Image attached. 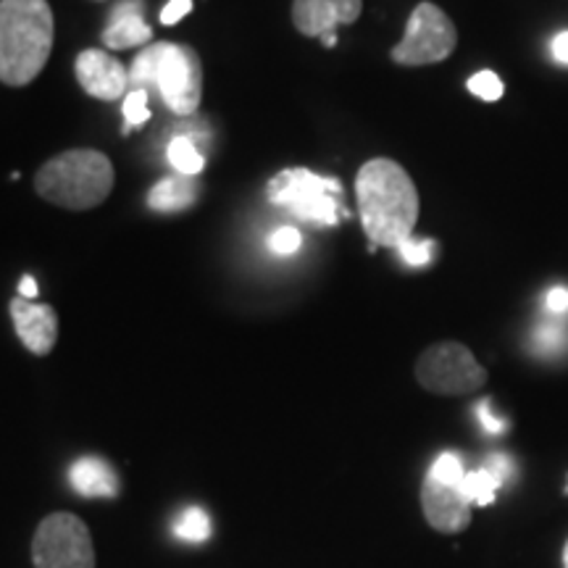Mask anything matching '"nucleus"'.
<instances>
[{"mask_svg": "<svg viewBox=\"0 0 568 568\" xmlns=\"http://www.w3.org/2000/svg\"><path fill=\"white\" fill-rule=\"evenodd\" d=\"M355 197L372 251L400 247L414 237L418 190L400 163L393 159L366 161L355 176Z\"/></svg>", "mask_w": 568, "mask_h": 568, "instance_id": "nucleus-1", "label": "nucleus"}, {"mask_svg": "<svg viewBox=\"0 0 568 568\" xmlns=\"http://www.w3.org/2000/svg\"><path fill=\"white\" fill-rule=\"evenodd\" d=\"M55 19L48 0H0V82L27 88L51 59Z\"/></svg>", "mask_w": 568, "mask_h": 568, "instance_id": "nucleus-2", "label": "nucleus"}, {"mask_svg": "<svg viewBox=\"0 0 568 568\" xmlns=\"http://www.w3.org/2000/svg\"><path fill=\"white\" fill-rule=\"evenodd\" d=\"M132 90L159 95L176 116H193L203 98V63L195 48L180 42H151L134 55Z\"/></svg>", "mask_w": 568, "mask_h": 568, "instance_id": "nucleus-3", "label": "nucleus"}, {"mask_svg": "<svg viewBox=\"0 0 568 568\" xmlns=\"http://www.w3.org/2000/svg\"><path fill=\"white\" fill-rule=\"evenodd\" d=\"M116 172L105 153L92 148H77L53 155L34 174V190L42 201L67 211L98 209L111 195Z\"/></svg>", "mask_w": 568, "mask_h": 568, "instance_id": "nucleus-4", "label": "nucleus"}, {"mask_svg": "<svg viewBox=\"0 0 568 568\" xmlns=\"http://www.w3.org/2000/svg\"><path fill=\"white\" fill-rule=\"evenodd\" d=\"M339 193L343 184L311 169H284L266 184L268 203L318 226H337L339 219L347 216Z\"/></svg>", "mask_w": 568, "mask_h": 568, "instance_id": "nucleus-5", "label": "nucleus"}, {"mask_svg": "<svg viewBox=\"0 0 568 568\" xmlns=\"http://www.w3.org/2000/svg\"><path fill=\"white\" fill-rule=\"evenodd\" d=\"M32 564L34 568H95L88 524L67 510L42 518L32 537Z\"/></svg>", "mask_w": 568, "mask_h": 568, "instance_id": "nucleus-6", "label": "nucleus"}, {"mask_svg": "<svg viewBox=\"0 0 568 568\" xmlns=\"http://www.w3.org/2000/svg\"><path fill=\"white\" fill-rule=\"evenodd\" d=\"M418 385L435 395H471L487 385V372L460 343H437L418 355Z\"/></svg>", "mask_w": 568, "mask_h": 568, "instance_id": "nucleus-7", "label": "nucleus"}, {"mask_svg": "<svg viewBox=\"0 0 568 568\" xmlns=\"http://www.w3.org/2000/svg\"><path fill=\"white\" fill-rule=\"evenodd\" d=\"M458 32L447 13L435 3H418L410 11L406 34L393 48V61L400 67H429L456 51Z\"/></svg>", "mask_w": 568, "mask_h": 568, "instance_id": "nucleus-8", "label": "nucleus"}, {"mask_svg": "<svg viewBox=\"0 0 568 568\" xmlns=\"http://www.w3.org/2000/svg\"><path fill=\"white\" fill-rule=\"evenodd\" d=\"M74 74L80 88L98 101H119L130 88V71L124 69V63L116 55L98 51V48L77 55Z\"/></svg>", "mask_w": 568, "mask_h": 568, "instance_id": "nucleus-9", "label": "nucleus"}, {"mask_svg": "<svg viewBox=\"0 0 568 568\" xmlns=\"http://www.w3.org/2000/svg\"><path fill=\"white\" fill-rule=\"evenodd\" d=\"M422 508L429 527L439 535H460L471 524V503L460 487L445 485L435 477H426L422 487Z\"/></svg>", "mask_w": 568, "mask_h": 568, "instance_id": "nucleus-10", "label": "nucleus"}, {"mask_svg": "<svg viewBox=\"0 0 568 568\" xmlns=\"http://www.w3.org/2000/svg\"><path fill=\"white\" fill-rule=\"evenodd\" d=\"M13 329L32 355H48L59 343V314L53 305L27 301V297L17 295L9 305Z\"/></svg>", "mask_w": 568, "mask_h": 568, "instance_id": "nucleus-11", "label": "nucleus"}, {"mask_svg": "<svg viewBox=\"0 0 568 568\" xmlns=\"http://www.w3.org/2000/svg\"><path fill=\"white\" fill-rule=\"evenodd\" d=\"M364 0H293V24L305 38H324L339 24H353Z\"/></svg>", "mask_w": 568, "mask_h": 568, "instance_id": "nucleus-12", "label": "nucleus"}, {"mask_svg": "<svg viewBox=\"0 0 568 568\" xmlns=\"http://www.w3.org/2000/svg\"><path fill=\"white\" fill-rule=\"evenodd\" d=\"M145 0H119L111 9L109 24L103 30V45L111 51H130V48L148 45L153 30L142 19Z\"/></svg>", "mask_w": 568, "mask_h": 568, "instance_id": "nucleus-13", "label": "nucleus"}, {"mask_svg": "<svg viewBox=\"0 0 568 568\" xmlns=\"http://www.w3.org/2000/svg\"><path fill=\"white\" fill-rule=\"evenodd\" d=\"M69 479H71V487H74V493H80L82 497H116L119 489H122L113 466L109 460L98 456L74 460V466H71L69 471Z\"/></svg>", "mask_w": 568, "mask_h": 568, "instance_id": "nucleus-14", "label": "nucleus"}, {"mask_svg": "<svg viewBox=\"0 0 568 568\" xmlns=\"http://www.w3.org/2000/svg\"><path fill=\"white\" fill-rule=\"evenodd\" d=\"M201 195V182L195 176H163L148 193V205L159 213H180L193 209Z\"/></svg>", "mask_w": 568, "mask_h": 568, "instance_id": "nucleus-15", "label": "nucleus"}, {"mask_svg": "<svg viewBox=\"0 0 568 568\" xmlns=\"http://www.w3.org/2000/svg\"><path fill=\"white\" fill-rule=\"evenodd\" d=\"M166 159L182 176H197L205 169V155L197 151L195 142L187 138V134H176V138L169 142Z\"/></svg>", "mask_w": 568, "mask_h": 568, "instance_id": "nucleus-16", "label": "nucleus"}, {"mask_svg": "<svg viewBox=\"0 0 568 568\" xmlns=\"http://www.w3.org/2000/svg\"><path fill=\"white\" fill-rule=\"evenodd\" d=\"M503 485L497 481L493 471H487L485 466L477 468V471H466L464 481H460V493L471 506H493L495 493Z\"/></svg>", "mask_w": 568, "mask_h": 568, "instance_id": "nucleus-17", "label": "nucleus"}, {"mask_svg": "<svg viewBox=\"0 0 568 568\" xmlns=\"http://www.w3.org/2000/svg\"><path fill=\"white\" fill-rule=\"evenodd\" d=\"M176 535L187 542H205L211 537V518L201 506L187 508L176 521Z\"/></svg>", "mask_w": 568, "mask_h": 568, "instance_id": "nucleus-18", "label": "nucleus"}, {"mask_svg": "<svg viewBox=\"0 0 568 568\" xmlns=\"http://www.w3.org/2000/svg\"><path fill=\"white\" fill-rule=\"evenodd\" d=\"M429 477L445 481V485L460 487V481H464V477H466L464 460H460L456 453H443V456H439L435 464H432Z\"/></svg>", "mask_w": 568, "mask_h": 568, "instance_id": "nucleus-19", "label": "nucleus"}, {"mask_svg": "<svg viewBox=\"0 0 568 568\" xmlns=\"http://www.w3.org/2000/svg\"><path fill=\"white\" fill-rule=\"evenodd\" d=\"M148 101H151V95H148L145 90H130L124 95V132H130V126H142L148 124V119H151V109H148Z\"/></svg>", "mask_w": 568, "mask_h": 568, "instance_id": "nucleus-20", "label": "nucleus"}, {"mask_svg": "<svg viewBox=\"0 0 568 568\" xmlns=\"http://www.w3.org/2000/svg\"><path fill=\"white\" fill-rule=\"evenodd\" d=\"M531 343H535V351L545 355L564 353V347L568 345V332L558 324H545L535 332V339H531Z\"/></svg>", "mask_w": 568, "mask_h": 568, "instance_id": "nucleus-21", "label": "nucleus"}, {"mask_svg": "<svg viewBox=\"0 0 568 568\" xmlns=\"http://www.w3.org/2000/svg\"><path fill=\"white\" fill-rule=\"evenodd\" d=\"M468 92H474V95L481 98V101H497V98H503V92H506V84L500 82V77L495 74V71H477V74L468 80Z\"/></svg>", "mask_w": 568, "mask_h": 568, "instance_id": "nucleus-22", "label": "nucleus"}, {"mask_svg": "<svg viewBox=\"0 0 568 568\" xmlns=\"http://www.w3.org/2000/svg\"><path fill=\"white\" fill-rule=\"evenodd\" d=\"M400 258L406 261L408 266H426L435 258V243L432 240H406L400 247H397Z\"/></svg>", "mask_w": 568, "mask_h": 568, "instance_id": "nucleus-23", "label": "nucleus"}, {"mask_svg": "<svg viewBox=\"0 0 568 568\" xmlns=\"http://www.w3.org/2000/svg\"><path fill=\"white\" fill-rule=\"evenodd\" d=\"M301 245H303V237L295 226H280V230L268 237V247L280 255H293Z\"/></svg>", "mask_w": 568, "mask_h": 568, "instance_id": "nucleus-24", "label": "nucleus"}, {"mask_svg": "<svg viewBox=\"0 0 568 568\" xmlns=\"http://www.w3.org/2000/svg\"><path fill=\"white\" fill-rule=\"evenodd\" d=\"M190 11H193V0H169V3L161 9L159 19H161V24L172 27V24H176V21H182L184 17H187Z\"/></svg>", "mask_w": 568, "mask_h": 568, "instance_id": "nucleus-25", "label": "nucleus"}, {"mask_svg": "<svg viewBox=\"0 0 568 568\" xmlns=\"http://www.w3.org/2000/svg\"><path fill=\"white\" fill-rule=\"evenodd\" d=\"M477 416H479L481 429H485L487 435H500V432H506V422H503V418H497L493 410H489V400L479 403Z\"/></svg>", "mask_w": 568, "mask_h": 568, "instance_id": "nucleus-26", "label": "nucleus"}, {"mask_svg": "<svg viewBox=\"0 0 568 568\" xmlns=\"http://www.w3.org/2000/svg\"><path fill=\"white\" fill-rule=\"evenodd\" d=\"M545 308L552 316L568 314V287H552L548 297H545Z\"/></svg>", "mask_w": 568, "mask_h": 568, "instance_id": "nucleus-27", "label": "nucleus"}, {"mask_svg": "<svg viewBox=\"0 0 568 568\" xmlns=\"http://www.w3.org/2000/svg\"><path fill=\"white\" fill-rule=\"evenodd\" d=\"M485 468H487V471H493V474H495V477H497V481H500V485H506L510 474H514V464H510V460H508L506 456H489V458H487V464H485Z\"/></svg>", "mask_w": 568, "mask_h": 568, "instance_id": "nucleus-28", "label": "nucleus"}, {"mask_svg": "<svg viewBox=\"0 0 568 568\" xmlns=\"http://www.w3.org/2000/svg\"><path fill=\"white\" fill-rule=\"evenodd\" d=\"M550 51H552V59H556L558 63H566L568 67V30L558 32L556 38H552Z\"/></svg>", "mask_w": 568, "mask_h": 568, "instance_id": "nucleus-29", "label": "nucleus"}, {"mask_svg": "<svg viewBox=\"0 0 568 568\" xmlns=\"http://www.w3.org/2000/svg\"><path fill=\"white\" fill-rule=\"evenodd\" d=\"M38 293H40V287H38V282H34V276H21L19 295L27 297V301H34V297H38Z\"/></svg>", "mask_w": 568, "mask_h": 568, "instance_id": "nucleus-30", "label": "nucleus"}, {"mask_svg": "<svg viewBox=\"0 0 568 568\" xmlns=\"http://www.w3.org/2000/svg\"><path fill=\"white\" fill-rule=\"evenodd\" d=\"M322 42H324V45H326V48H335V45H337V34H335V32L324 34V38H322Z\"/></svg>", "mask_w": 568, "mask_h": 568, "instance_id": "nucleus-31", "label": "nucleus"}, {"mask_svg": "<svg viewBox=\"0 0 568 568\" xmlns=\"http://www.w3.org/2000/svg\"><path fill=\"white\" fill-rule=\"evenodd\" d=\"M564 566H568V542H566V548H564Z\"/></svg>", "mask_w": 568, "mask_h": 568, "instance_id": "nucleus-32", "label": "nucleus"}, {"mask_svg": "<svg viewBox=\"0 0 568 568\" xmlns=\"http://www.w3.org/2000/svg\"><path fill=\"white\" fill-rule=\"evenodd\" d=\"M566 493H568V487H566Z\"/></svg>", "mask_w": 568, "mask_h": 568, "instance_id": "nucleus-33", "label": "nucleus"}, {"mask_svg": "<svg viewBox=\"0 0 568 568\" xmlns=\"http://www.w3.org/2000/svg\"><path fill=\"white\" fill-rule=\"evenodd\" d=\"M564 568H568V566H564Z\"/></svg>", "mask_w": 568, "mask_h": 568, "instance_id": "nucleus-34", "label": "nucleus"}]
</instances>
